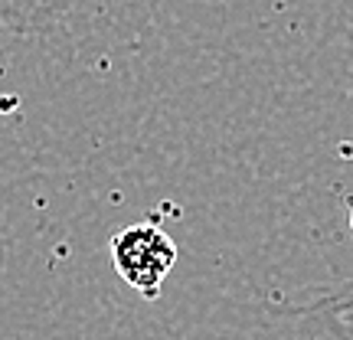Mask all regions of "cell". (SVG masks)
I'll return each mask as SVG.
<instances>
[{
	"instance_id": "1",
	"label": "cell",
	"mask_w": 353,
	"mask_h": 340,
	"mask_svg": "<svg viewBox=\"0 0 353 340\" xmlns=\"http://www.w3.org/2000/svg\"><path fill=\"white\" fill-rule=\"evenodd\" d=\"M114 272L144 298H157L164 278L176 262V246L161 226L138 223L114 232L112 239Z\"/></svg>"
},
{
	"instance_id": "2",
	"label": "cell",
	"mask_w": 353,
	"mask_h": 340,
	"mask_svg": "<svg viewBox=\"0 0 353 340\" xmlns=\"http://www.w3.org/2000/svg\"><path fill=\"white\" fill-rule=\"evenodd\" d=\"M76 0H0V26L10 33H50Z\"/></svg>"
},
{
	"instance_id": "3",
	"label": "cell",
	"mask_w": 353,
	"mask_h": 340,
	"mask_svg": "<svg viewBox=\"0 0 353 340\" xmlns=\"http://www.w3.org/2000/svg\"><path fill=\"white\" fill-rule=\"evenodd\" d=\"M311 317H327L330 324H341V328H350L353 330V278L343 281L337 288L324 291L317 294V301L304 311Z\"/></svg>"
},
{
	"instance_id": "4",
	"label": "cell",
	"mask_w": 353,
	"mask_h": 340,
	"mask_svg": "<svg viewBox=\"0 0 353 340\" xmlns=\"http://www.w3.org/2000/svg\"><path fill=\"white\" fill-rule=\"evenodd\" d=\"M350 229H353V210H350Z\"/></svg>"
}]
</instances>
